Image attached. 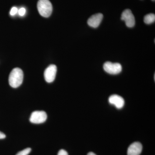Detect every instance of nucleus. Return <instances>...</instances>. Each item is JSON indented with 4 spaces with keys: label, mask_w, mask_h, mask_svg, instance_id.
I'll list each match as a JSON object with an SVG mask.
<instances>
[{
    "label": "nucleus",
    "mask_w": 155,
    "mask_h": 155,
    "mask_svg": "<svg viewBox=\"0 0 155 155\" xmlns=\"http://www.w3.org/2000/svg\"><path fill=\"white\" fill-rule=\"evenodd\" d=\"M143 147L141 143L138 142H135L130 144L127 149V155H140L142 151Z\"/></svg>",
    "instance_id": "nucleus-8"
},
{
    "label": "nucleus",
    "mask_w": 155,
    "mask_h": 155,
    "mask_svg": "<svg viewBox=\"0 0 155 155\" xmlns=\"http://www.w3.org/2000/svg\"><path fill=\"white\" fill-rule=\"evenodd\" d=\"M144 22L147 24H150L155 21V15L153 14H147L144 17Z\"/></svg>",
    "instance_id": "nucleus-10"
},
{
    "label": "nucleus",
    "mask_w": 155,
    "mask_h": 155,
    "mask_svg": "<svg viewBox=\"0 0 155 155\" xmlns=\"http://www.w3.org/2000/svg\"><path fill=\"white\" fill-rule=\"evenodd\" d=\"M103 15L101 13H98L92 15L87 20V24L90 27L96 28L98 27L102 22Z\"/></svg>",
    "instance_id": "nucleus-7"
},
{
    "label": "nucleus",
    "mask_w": 155,
    "mask_h": 155,
    "mask_svg": "<svg viewBox=\"0 0 155 155\" xmlns=\"http://www.w3.org/2000/svg\"><path fill=\"white\" fill-rule=\"evenodd\" d=\"M37 8L39 14L44 17H49L53 11L52 5L49 0H39Z\"/></svg>",
    "instance_id": "nucleus-2"
},
{
    "label": "nucleus",
    "mask_w": 155,
    "mask_h": 155,
    "mask_svg": "<svg viewBox=\"0 0 155 155\" xmlns=\"http://www.w3.org/2000/svg\"><path fill=\"white\" fill-rule=\"evenodd\" d=\"M5 134L3 133V132L0 131V139H3L5 138Z\"/></svg>",
    "instance_id": "nucleus-15"
},
{
    "label": "nucleus",
    "mask_w": 155,
    "mask_h": 155,
    "mask_svg": "<svg viewBox=\"0 0 155 155\" xmlns=\"http://www.w3.org/2000/svg\"><path fill=\"white\" fill-rule=\"evenodd\" d=\"M30 148H27L17 153L16 155H28L31 151Z\"/></svg>",
    "instance_id": "nucleus-11"
},
{
    "label": "nucleus",
    "mask_w": 155,
    "mask_h": 155,
    "mask_svg": "<svg viewBox=\"0 0 155 155\" xmlns=\"http://www.w3.org/2000/svg\"><path fill=\"white\" fill-rule=\"evenodd\" d=\"M104 69L109 74L117 75L122 72V67L119 63H113L107 61L104 64Z\"/></svg>",
    "instance_id": "nucleus-3"
},
{
    "label": "nucleus",
    "mask_w": 155,
    "mask_h": 155,
    "mask_svg": "<svg viewBox=\"0 0 155 155\" xmlns=\"http://www.w3.org/2000/svg\"><path fill=\"white\" fill-rule=\"evenodd\" d=\"M57 72V67L56 65H50L46 68L44 72L45 80L48 83L53 82L55 78Z\"/></svg>",
    "instance_id": "nucleus-6"
},
{
    "label": "nucleus",
    "mask_w": 155,
    "mask_h": 155,
    "mask_svg": "<svg viewBox=\"0 0 155 155\" xmlns=\"http://www.w3.org/2000/svg\"><path fill=\"white\" fill-rule=\"evenodd\" d=\"M121 19L125 21L126 26L129 28H132L135 25V18L130 9H126L122 12Z\"/></svg>",
    "instance_id": "nucleus-5"
},
{
    "label": "nucleus",
    "mask_w": 155,
    "mask_h": 155,
    "mask_svg": "<svg viewBox=\"0 0 155 155\" xmlns=\"http://www.w3.org/2000/svg\"><path fill=\"white\" fill-rule=\"evenodd\" d=\"M109 102L111 104L114 105L117 109H122L125 104V101L122 97L118 95H112L109 98Z\"/></svg>",
    "instance_id": "nucleus-9"
},
{
    "label": "nucleus",
    "mask_w": 155,
    "mask_h": 155,
    "mask_svg": "<svg viewBox=\"0 0 155 155\" xmlns=\"http://www.w3.org/2000/svg\"><path fill=\"white\" fill-rule=\"evenodd\" d=\"M23 72L20 68H14L11 71L9 77V83L13 88L19 87L22 83Z\"/></svg>",
    "instance_id": "nucleus-1"
},
{
    "label": "nucleus",
    "mask_w": 155,
    "mask_h": 155,
    "mask_svg": "<svg viewBox=\"0 0 155 155\" xmlns=\"http://www.w3.org/2000/svg\"><path fill=\"white\" fill-rule=\"evenodd\" d=\"M87 155H96L93 152H89L87 154Z\"/></svg>",
    "instance_id": "nucleus-16"
},
{
    "label": "nucleus",
    "mask_w": 155,
    "mask_h": 155,
    "mask_svg": "<svg viewBox=\"0 0 155 155\" xmlns=\"http://www.w3.org/2000/svg\"><path fill=\"white\" fill-rule=\"evenodd\" d=\"M18 11V9L16 7H13L11 8V11H10V14L11 16H14L17 14Z\"/></svg>",
    "instance_id": "nucleus-12"
},
{
    "label": "nucleus",
    "mask_w": 155,
    "mask_h": 155,
    "mask_svg": "<svg viewBox=\"0 0 155 155\" xmlns=\"http://www.w3.org/2000/svg\"><path fill=\"white\" fill-rule=\"evenodd\" d=\"M152 1H153V2H155V0H152Z\"/></svg>",
    "instance_id": "nucleus-17"
},
{
    "label": "nucleus",
    "mask_w": 155,
    "mask_h": 155,
    "mask_svg": "<svg viewBox=\"0 0 155 155\" xmlns=\"http://www.w3.org/2000/svg\"><path fill=\"white\" fill-rule=\"evenodd\" d=\"M47 115L43 111H35L31 115L30 122L34 124H41L46 121Z\"/></svg>",
    "instance_id": "nucleus-4"
},
{
    "label": "nucleus",
    "mask_w": 155,
    "mask_h": 155,
    "mask_svg": "<svg viewBox=\"0 0 155 155\" xmlns=\"http://www.w3.org/2000/svg\"><path fill=\"white\" fill-rule=\"evenodd\" d=\"M18 12V14H19L20 16H23L25 14L26 10H25V9L24 8H22L19 9Z\"/></svg>",
    "instance_id": "nucleus-13"
},
{
    "label": "nucleus",
    "mask_w": 155,
    "mask_h": 155,
    "mask_svg": "<svg viewBox=\"0 0 155 155\" xmlns=\"http://www.w3.org/2000/svg\"><path fill=\"white\" fill-rule=\"evenodd\" d=\"M58 155H68V153L64 150L62 149L59 151Z\"/></svg>",
    "instance_id": "nucleus-14"
}]
</instances>
